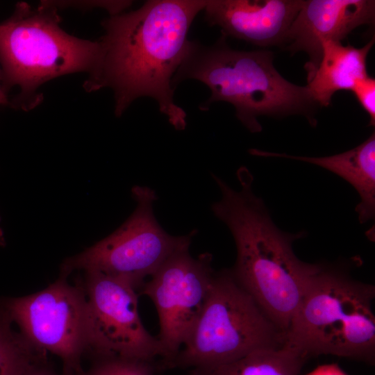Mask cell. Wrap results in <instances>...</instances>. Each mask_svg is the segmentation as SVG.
I'll return each mask as SVG.
<instances>
[{"mask_svg": "<svg viewBox=\"0 0 375 375\" xmlns=\"http://www.w3.org/2000/svg\"><path fill=\"white\" fill-rule=\"evenodd\" d=\"M206 5V0H149L103 19L99 59L84 89L110 88L117 117L137 99L151 98L175 129L184 130L186 113L174 102L172 79L187 55L191 24Z\"/></svg>", "mask_w": 375, "mask_h": 375, "instance_id": "obj_1", "label": "cell"}, {"mask_svg": "<svg viewBox=\"0 0 375 375\" xmlns=\"http://www.w3.org/2000/svg\"><path fill=\"white\" fill-rule=\"evenodd\" d=\"M221 199L211 210L231 231L237 258L231 269L236 282L285 334L306 290L322 263L299 259L292 243L305 231L289 233L272 221L262 199L252 190L253 177L245 167L237 172V190L212 175Z\"/></svg>", "mask_w": 375, "mask_h": 375, "instance_id": "obj_2", "label": "cell"}, {"mask_svg": "<svg viewBox=\"0 0 375 375\" xmlns=\"http://www.w3.org/2000/svg\"><path fill=\"white\" fill-rule=\"evenodd\" d=\"M273 60V53L268 50L233 49L223 35L210 46L190 40L172 85L176 88L187 79L203 83L211 94L200 109L206 110L216 101L228 102L234 106L238 119L251 133L262 131L258 120L262 115H302L315 125L313 108L317 104L308 88L283 78Z\"/></svg>", "mask_w": 375, "mask_h": 375, "instance_id": "obj_3", "label": "cell"}, {"mask_svg": "<svg viewBox=\"0 0 375 375\" xmlns=\"http://www.w3.org/2000/svg\"><path fill=\"white\" fill-rule=\"evenodd\" d=\"M58 8L47 1L37 8L16 4L0 23L1 81L4 92L18 88L10 99L14 108L28 111L42 103L39 88L55 78L76 72L90 74L100 56L98 41L67 33L60 27Z\"/></svg>", "mask_w": 375, "mask_h": 375, "instance_id": "obj_4", "label": "cell"}, {"mask_svg": "<svg viewBox=\"0 0 375 375\" xmlns=\"http://www.w3.org/2000/svg\"><path fill=\"white\" fill-rule=\"evenodd\" d=\"M373 285L352 278L343 265L322 263L285 334L307 358L333 355L371 365L375 358Z\"/></svg>", "mask_w": 375, "mask_h": 375, "instance_id": "obj_5", "label": "cell"}, {"mask_svg": "<svg viewBox=\"0 0 375 375\" xmlns=\"http://www.w3.org/2000/svg\"><path fill=\"white\" fill-rule=\"evenodd\" d=\"M284 344L285 334L226 269L215 272L200 316L168 367H194L201 374Z\"/></svg>", "mask_w": 375, "mask_h": 375, "instance_id": "obj_6", "label": "cell"}, {"mask_svg": "<svg viewBox=\"0 0 375 375\" xmlns=\"http://www.w3.org/2000/svg\"><path fill=\"white\" fill-rule=\"evenodd\" d=\"M131 194L136 207L127 220L108 237L65 259L60 275L67 277L74 270L98 272L136 290L170 257L189 249L197 231L182 236L167 233L154 216L153 204L158 197L153 189L134 186Z\"/></svg>", "mask_w": 375, "mask_h": 375, "instance_id": "obj_7", "label": "cell"}, {"mask_svg": "<svg viewBox=\"0 0 375 375\" xmlns=\"http://www.w3.org/2000/svg\"><path fill=\"white\" fill-rule=\"evenodd\" d=\"M66 278L60 275L40 292L0 299V306L33 346L60 358L62 372L81 375L89 351L86 298L82 285Z\"/></svg>", "mask_w": 375, "mask_h": 375, "instance_id": "obj_8", "label": "cell"}, {"mask_svg": "<svg viewBox=\"0 0 375 375\" xmlns=\"http://www.w3.org/2000/svg\"><path fill=\"white\" fill-rule=\"evenodd\" d=\"M89 351L152 362L162 349L145 328L138 312L136 290L98 272H85Z\"/></svg>", "mask_w": 375, "mask_h": 375, "instance_id": "obj_9", "label": "cell"}, {"mask_svg": "<svg viewBox=\"0 0 375 375\" xmlns=\"http://www.w3.org/2000/svg\"><path fill=\"white\" fill-rule=\"evenodd\" d=\"M212 255L192 257L189 249L170 257L142 287L158 313L165 365L176 358L188 339L206 303L215 274Z\"/></svg>", "mask_w": 375, "mask_h": 375, "instance_id": "obj_10", "label": "cell"}, {"mask_svg": "<svg viewBox=\"0 0 375 375\" xmlns=\"http://www.w3.org/2000/svg\"><path fill=\"white\" fill-rule=\"evenodd\" d=\"M374 19L373 0H304L281 47L308 54L309 78L320 62L324 42H341L356 28L374 24Z\"/></svg>", "mask_w": 375, "mask_h": 375, "instance_id": "obj_11", "label": "cell"}, {"mask_svg": "<svg viewBox=\"0 0 375 375\" xmlns=\"http://www.w3.org/2000/svg\"><path fill=\"white\" fill-rule=\"evenodd\" d=\"M304 0H206L204 19L231 36L252 44L281 47Z\"/></svg>", "mask_w": 375, "mask_h": 375, "instance_id": "obj_12", "label": "cell"}, {"mask_svg": "<svg viewBox=\"0 0 375 375\" xmlns=\"http://www.w3.org/2000/svg\"><path fill=\"white\" fill-rule=\"evenodd\" d=\"M251 154L278 157L309 162L326 169L350 183L357 191L360 202L356 207L359 222L373 220L375 216V133L362 143L343 153L324 157H308L272 153L257 149Z\"/></svg>", "mask_w": 375, "mask_h": 375, "instance_id": "obj_13", "label": "cell"}, {"mask_svg": "<svg viewBox=\"0 0 375 375\" xmlns=\"http://www.w3.org/2000/svg\"><path fill=\"white\" fill-rule=\"evenodd\" d=\"M374 44V37L361 48L344 46L341 42L323 44L320 62L306 85L317 105L329 106L335 92L351 91L360 80L369 76L367 58Z\"/></svg>", "mask_w": 375, "mask_h": 375, "instance_id": "obj_14", "label": "cell"}, {"mask_svg": "<svg viewBox=\"0 0 375 375\" xmlns=\"http://www.w3.org/2000/svg\"><path fill=\"white\" fill-rule=\"evenodd\" d=\"M307 358L285 344L251 352L228 364L197 375H299Z\"/></svg>", "mask_w": 375, "mask_h": 375, "instance_id": "obj_15", "label": "cell"}, {"mask_svg": "<svg viewBox=\"0 0 375 375\" xmlns=\"http://www.w3.org/2000/svg\"><path fill=\"white\" fill-rule=\"evenodd\" d=\"M12 324L0 306V375H28L35 365L47 360V352L15 331Z\"/></svg>", "mask_w": 375, "mask_h": 375, "instance_id": "obj_16", "label": "cell"}, {"mask_svg": "<svg viewBox=\"0 0 375 375\" xmlns=\"http://www.w3.org/2000/svg\"><path fill=\"white\" fill-rule=\"evenodd\" d=\"M94 360L81 375H153L152 362L117 356H93Z\"/></svg>", "mask_w": 375, "mask_h": 375, "instance_id": "obj_17", "label": "cell"}, {"mask_svg": "<svg viewBox=\"0 0 375 375\" xmlns=\"http://www.w3.org/2000/svg\"><path fill=\"white\" fill-rule=\"evenodd\" d=\"M351 92L369 117V125L375 124V79L369 76L360 80Z\"/></svg>", "mask_w": 375, "mask_h": 375, "instance_id": "obj_18", "label": "cell"}, {"mask_svg": "<svg viewBox=\"0 0 375 375\" xmlns=\"http://www.w3.org/2000/svg\"><path fill=\"white\" fill-rule=\"evenodd\" d=\"M50 5L58 8L72 6L81 8L101 7L106 9L110 15H117L131 4L130 1H47Z\"/></svg>", "mask_w": 375, "mask_h": 375, "instance_id": "obj_19", "label": "cell"}, {"mask_svg": "<svg viewBox=\"0 0 375 375\" xmlns=\"http://www.w3.org/2000/svg\"><path fill=\"white\" fill-rule=\"evenodd\" d=\"M307 375H347L336 364L323 365L317 367Z\"/></svg>", "mask_w": 375, "mask_h": 375, "instance_id": "obj_20", "label": "cell"}, {"mask_svg": "<svg viewBox=\"0 0 375 375\" xmlns=\"http://www.w3.org/2000/svg\"><path fill=\"white\" fill-rule=\"evenodd\" d=\"M28 375H72L62 372L58 374L53 370L47 364V360L35 365Z\"/></svg>", "mask_w": 375, "mask_h": 375, "instance_id": "obj_21", "label": "cell"}, {"mask_svg": "<svg viewBox=\"0 0 375 375\" xmlns=\"http://www.w3.org/2000/svg\"><path fill=\"white\" fill-rule=\"evenodd\" d=\"M10 106V100L8 94L4 92L1 81V69H0V107Z\"/></svg>", "mask_w": 375, "mask_h": 375, "instance_id": "obj_22", "label": "cell"}, {"mask_svg": "<svg viewBox=\"0 0 375 375\" xmlns=\"http://www.w3.org/2000/svg\"><path fill=\"white\" fill-rule=\"evenodd\" d=\"M0 224H1V217H0ZM5 245H6L5 236H4L3 229L0 225V246L4 247Z\"/></svg>", "mask_w": 375, "mask_h": 375, "instance_id": "obj_23", "label": "cell"}]
</instances>
